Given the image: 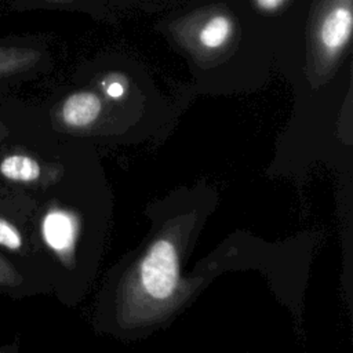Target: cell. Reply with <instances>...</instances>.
Segmentation results:
<instances>
[{"label":"cell","instance_id":"obj_3","mask_svg":"<svg viewBox=\"0 0 353 353\" xmlns=\"http://www.w3.org/2000/svg\"><path fill=\"white\" fill-rule=\"evenodd\" d=\"M101 112V102L92 92H76L62 106V119L70 127H85L91 124Z\"/></svg>","mask_w":353,"mask_h":353},{"label":"cell","instance_id":"obj_2","mask_svg":"<svg viewBox=\"0 0 353 353\" xmlns=\"http://www.w3.org/2000/svg\"><path fill=\"white\" fill-rule=\"evenodd\" d=\"M353 28L352 10L347 6H336L330 10L320 23L319 37L325 51L335 54L342 50L350 39Z\"/></svg>","mask_w":353,"mask_h":353},{"label":"cell","instance_id":"obj_1","mask_svg":"<svg viewBox=\"0 0 353 353\" xmlns=\"http://www.w3.org/2000/svg\"><path fill=\"white\" fill-rule=\"evenodd\" d=\"M141 280L146 292L156 299L172 295L178 283V259L171 241L159 240L152 245L141 266Z\"/></svg>","mask_w":353,"mask_h":353},{"label":"cell","instance_id":"obj_11","mask_svg":"<svg viewBox=\"0 0 353 353\" xmlns=\"http://www.w3.org/2000/svg\"><path fill=\"white\" fill-rule=\"evenodd\" d=\"M123 92H124V88H123V85L120 83H112L109 85V88H108V94L110 97H114V98L120 97Z\"/></svg>","mask_w":353,"mask_h":353},{"label":"cell","instance_id":"obj_7","mask_svg":"<svg viewBox=\"0 0 353 353\" xmlns=\"http://www.w3.org/2000/svg\"><path fill=\"white\" fill-rule=\"evenodd\" d=\"M32 61L29 51L17 48H0V77L10 76L25 69Z\"/></svg>","mask_w":353,"mask_h":353},{"label":"cell","instance_id":"obj_9","mask_svg":"<svg viewBox=\"0 0 353 353\" xmlns=\"http://www.w3.org/2000/svg\"><path fill=\"white\" fill-rule=\"evenodd\" d=\"M22 283V276L10 261L0 255V287H17Z\"/></svg>","mask_w":353,"mask_h":353},{"label":"cell","instance_id":"obj_6","mask_svg":"<svg viewBox=\"0 0 353 353\" xmlns=\"http://www.w3.org/2000/svg\"><path fill=\"white\" fill-rule=\"evenodd\" d=\"M233 30V23L226 15H215L201 28L199 40L207 48H218L226 43Z\"/></svg>","mask_w":353,"mask_h":353},{"label":"cell","instance_id":"obj_10","mask_svg":"<svg viewBox=\"0 0 353 353\" xmlns=\"http://www.w3.org/2000/svg\"><path fill=\"white\" fill-rule=\"evenodd\" d=\"M285 0H255V4L262 11H276Z\"/></svg>","mask_w":353,"mask_h":353},{"label":"cell","instance_id":"obj_5","mask_svg":"<svg viewBox=\"0 0 353 353\" xmlns=\"http://www.w3.org/2000/svg\"><path fill=\"white\" fill-rule=\"evenodd\" d=\"M0 174L14 182H34L40 178V164L26 154H8L0 161Z\"/></svg>","mask_w":353,"mask_h":353},{"label":"cell","instance_id":"obj_4","mask_svg":"<svg viewBox=\"0 0 353 353\" xmlns=\"http://www.w3.org/2000/svg\"><path fill=\"white\" fill-rule=\"evenodd\" d=\"M43 236L47 244L55 251L68 250L74 237L73 221L66 212L51 211L43 222Z\"/></svg>","mask_w":353,"mask_h":353},{"label":"cell","instance_id":"obj_8","mask_svg":"<svg viewBox=\"0 0 353 353\" xmlns=\"http://www.w3.org/2000/svg\"><path fill=\"white\" fill-rule=\"evenodd\" d=\"M22 244L23 241L19 230L10 221L0 216V245L11 251H18Z\"/></svg>","mask_w":353,"mask_h":353}]
</instances>
